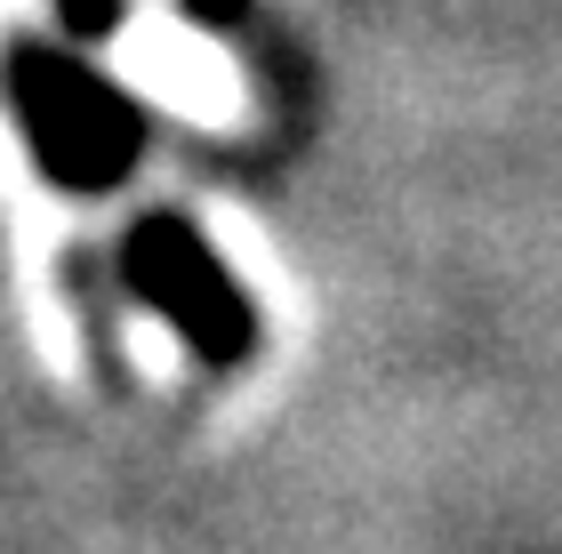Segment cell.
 <instances>
[{
  "instance_id": "cell-1",
  "label": "cell",
  "mask_w": 562,
  "mask_h": 554,
  "mask_svg": "<svg viewBox=\"0 0 562 554\" xmlns=\"http://www.w3.org/2000/svg\"><path fill=\"white\" fill-rule=\"evenodd\" d=\"M9 97L16 121L33 137L41 169L72 193H105L130 178L137 161V105L121 89H105L97 72H81L72 57H48V48H16L9 57Z\"/></svg>"
},
{
  "instance_id": "cell-3",
  "label": "cell",
  "mask_w": 562,
  "mask_h": 554,
  "mask_svg": "<svg viewBox=\"0 0 562 554\" xmlns=\"http://www.w3.org/2000/svg\"><path fill=\"white\" fill-rule=\"evenodd\" d=\"M72 16H81V24H89V33H105V24L121 16V0H72Z\"/></svg>"
},
{
  "instance_id": "cell-2",
  "label": "cell",
  "mask_w": 562,
  "mask_h": 554,
  "mask_svg": "<svg viewBox=\"0 0 562 554\" xmlns=\"http://www.w3.org/2000/svg\"><path fill=\"white\" fill-rule=\"evenodd\" d=\"M121 265H130V290L210 370H241L258 354V306H249V290L225 273V258L186 217H145L130 234V249H121Z\"/></svg>"
}]
</instances>
